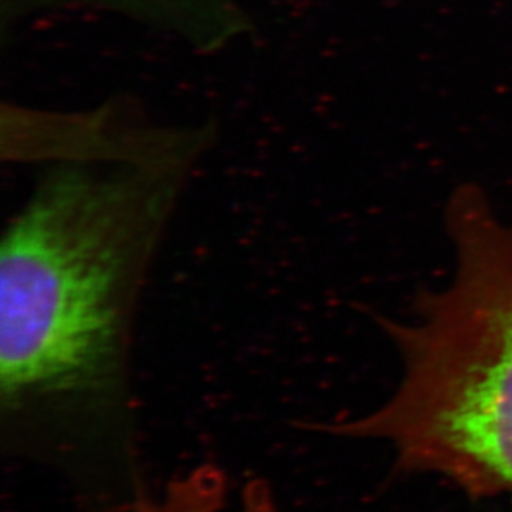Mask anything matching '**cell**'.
<instances>
[{
	"instance_id": "7a4b0ae2",
	"label": "cell",
	"mask_w": 512,
	"mask_h": 512,
	"mask_svg": "<svg viewBox=\"0 0 512 512\" xmlns=\"http://www.w3.org/2000/svg\"><path fill=\"white\" fill-rule=\"evenodd\" d=\"M455 239L448 282L416 300L411 320H382L400 355L395 392L320 430L383 441L400 473L496 498L512 493V228L463 214Z\"/></svg>"
},
{
	"instance_id": "3957f363",
	"label": "cell",
	"mask_w": 512,
	"mask_h": 512,
	"mask_svg": "<svg viewBox=\"0 0 512 512\" xmlns=\"http://www.w3.org/2000/svg\"><path fill=\"white\" fill-rule=\"evenodd\" d=\"M228 506V476L213 464H201L174 478L158 496L138 499L131 512H226ZM236 512L281 511L269 484L251 479Z\"/></svg>"
},
{
	"instance_id": "6da1fadb",
	"label": "cell",
	"mask_w": 512,
	"mask_h": 512,
	"mask_svg": "<svg viewBox=\"0 0 512 512\" xmlns=\"http://www.w3.org/2000/svg\"><path fill=\"white\" fill-rule=\"evenodd\" d=\"M170 196L133 173L52 174L5 232V413L95 406L120 392L138 282Z\"/></svg>"
}]
</instances>
